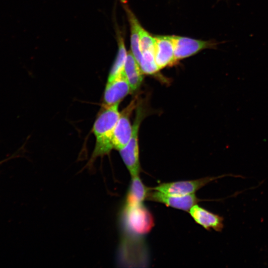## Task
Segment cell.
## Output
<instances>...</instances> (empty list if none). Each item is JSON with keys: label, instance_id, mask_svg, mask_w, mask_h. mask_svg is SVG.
<instances>
[{"label": "cell", "instance_id": "obj_1", "mask_svg": "<svg viewBox=\"0 0 268 268\" xmlns=\"http://www.w3.org/2000/svg\"><path fill=\"white\" fill-rule=\"evenodd\" d=\"M122 220L124 240L137 241L143 244V238L150 232L154 225L151 213L144 205L143 202L124 203L122 211Z\"/></svg>", "mask_w": 268, "mask_h": 268}, {"label": "cell", "instance_id": "obj_7", "mask_svg": "<svg viewBox=\"0 0 268 268\" xmlns=\"http://www.w3.org/2000/svg\"><path fill=\"white\" fill-rule=\"evenodd\" d=\"M218 178L219 177H206L192 180L162 183L152 189L169 195L193 194L209 182Z\"/></svg>", "mask_w": 268, "mask_h": 268}, {"label": "cell", "instance_id": "obj_4", "mask_svg": "<svg viewBox=\"0 0 268 268\" xmlns=\"http://www.w3.org/2000/svg\"><path fill=\"white\" fill-rule=\"evenodd\" d=\"M170 37L173 43L176 62L194 55L202 50L215 48L219 43L176 35H171Z\"/></svg>", "mask_w": 268, "mask_h": 268}, {"label": "cell", "instance_id": "obj_9", "mask_svg": "<svg viewBox=\"0 0 268 268\" xmlns=\"http://www.w3.org/2000/svg\"><path fill=\"white\" fill-rule=\"evenodd\" d=\"M154 56L159 69L176 63L174 47L170 36H155Z\"/></svg>", "mask_w": 268, "mask_h": 268}, {"label": "cell", "instance_id": "obj_8", "mask_svg": "<svg viewBox=\"0 0 268 268\" xmlns=\"http://www.w3.org/2000/svg\"><path fill=\"white\" fill-rule=\"evenodd\" d=\"M130 92H131V88L124 71L112 81L107 82L103 105L108 106L119 103Z\"/></svg>", "mask_w": 268, "mask_h": 268}, {"label": "cell", "instance_id": "obj_3", "mask_svg": "<svg viewBox=\"0 0 268 268\" xmlns=\"http://www.w3.org/2000/svg\"><path fill=\"white\" fill-rule=\"evenodd\" d=\"M145 109L141 102L137 103L135 116L132 126L131 138L127 144L119 150L120 154L132 177L139 176L141 171L139 159L138 131L141 121L145 117Z\"/></svg>", "mask_w": 268, "mask_h": 268}, {"label": "cell", "instance_id": "obj_10", "mask_svg": "<svg viewBox=\"0 0 268 268\" xmlns=\"http://www.w3.org/2000/svg\"><path fill=\"white\" fill-rule=\"evenodd\" d=\"M189 213L195 221L207 230L211 229L218 232L223 227V218L197 205H194Z\"/></svg>", "mask_w": 268, "mask_h": 268}, {"label": "cell", "instance_id": "obj_6", "mask_svg": "<svg viewBox=\"0 0 268 268\" xmlns=\"http://www.w3.org/2000/svg\"><path fill=\"white\" fill-rule=\"evenodd\" d=\"M146 200L159 202L175 209L189 211L200 201L195 194L186 195L166 194L150 188Z\"/></svg>", "mask_w": 268, "mask_h": 268}, {"label": "cell", "instance_id": "obj_12", "mask_svg": "<svg viewBox=\"0 0 268 268\" xmlns=\"http://www.w3.org/2000/svg\"><path fill=\"white\" fill-rule=\"evenodd\" d=\"M123 6L130 25L131 52L139 64L142 58L139 47V30L141 26L129 6L126 4Z\"/></svg>", "mask_w": 268, "mask_h": 268}, {"label": "cell", "instance_id": "obj_15", "mask_svg": "<svg viewBox=\"0 0 268 268\" xmlns=\"http://www.w3.org/2000/svg\"><path fill=\"white\" fill-rule=\"evenodd\" d=\"M139 65L144 74L153 75L158 72L160 69L155 62L154 49L147 50L142 53Z\"/></svg>", "mask_w": 268, "mask_h": 268}, {"label": "cell", "instance_id": "obj_13", "mask_svg": "<svg viewBox=\"0 0 268 268\" xmlns=\"http://www.w3.org/2000/svg\"><path fill=\"white\" fill-rule=\"evenodd\" d=\"M149 189L144 185L139 176L132 177L125 202L129 203L143 202L146 200Z\"/></svg>", "mask_w": 268, "mask_h": 268}, {"label": "cell", "instance_id": "obj_11", "mask_svg": "<svg viewBox=\"0 0 268 268\" xmlns=\"http://www.w3.org/2000/svg\"><path fill=\"white\" fill-rule=\"evenodd\" d=\"M124 71L131 92L137 90L142 82L144 73L131 51L127 52Z\"/></svg>", "mask_w": 268, "mask_h": 268}, {"label": "cell", "instance_id": "obj_2", "mask_svg": "<svg viewBox=\"0 0 268 268\" xmlns=\"http://www.w3.org/2000/svg\"><path fill=\"white\" fill-rule=\"evenodd\" d=\"M119 104L108 106L103 105V110L94 122L93 131L96 143L88 165H91L97 158L109 154L113 149V133L120 116Z\"/></svg>", "mask_w": 268, "mask_h": 268}, {"label": "cell", "instance_id": "obj_16", "mask_svg": "<svg viewBox=\"0 0 268 268\" xmlns=\"http://www.w3.org/2000/svg\"><path fill=\"white\" fill-rule=\"evenodd\" d=\"M155 38L141 26L139 30V47L141 54L144 51L154 49Z\"/></svg>", "mask_w": 268, "mask_h": 268}, {"label": "cell", "instance_id": "obj_5", "mask_svg": "<svg viewBox=\"0 0 268 268\" xmlns=\"http://www.w3.org/2000/svg\"><path fill=\"white\" fill-rule=\"evenodd\" d=\"M138 101L136 97L120 113V116L115 127L112 138L114 149L120 150L129 141L133 131L130 117L133 110L136 108Z\"/></svg>", "mask_w": 268, "mask_h": 268}, {"label": "cell", "instance_id": "obj_14", "mask_svg": "<svg viewBox=\"0 0 268 268\" xmlns=\"http://www.w3.org/2000/svg\"><path fill=\"white\" fill-rule=\"evenodd\" d=\"M117 34L118 44V54L109 72L107 82L112 81L124 71V67L127 52H126L124 40L123 37L119 33H118Z\"/></svg>", "mask_w": 268, "mask_h": 268}]
</instances>
